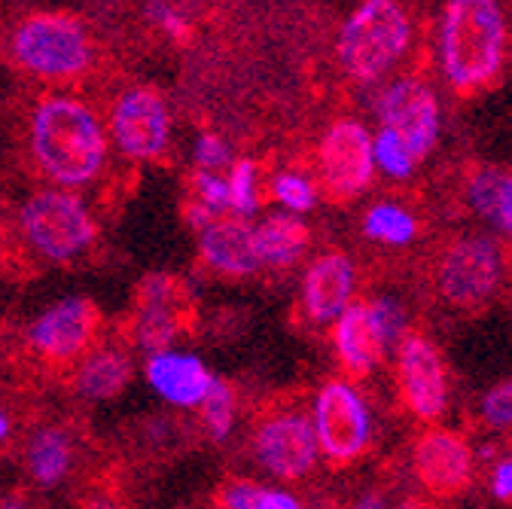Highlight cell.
I'll use <instances>...</instances> for the list:
<instances>
[{
    "label": "cell",
    "instance_id": "obj_15",
    "mask_svg": "<svg viewBox=\"0 0 512 509\" xmlns=\"http://www.w3.org/2000/svg\"><path fill=\"white\" fill-rule=\"evenodd\" d=\"M186 317V287L171 275H150L138 293L132 336L144 351L162 354L177 339Z\"/></svg>",
    "mask_w": 512,
    "mask_h": 509
},
{
    "label": "cell",
    "instance_id": "obj_3",
    "mask_svg": "<svg viewBox=\"0 0 512 509\" xmlns=\"http://www.w3.org/2000/svg\"><path fill=\"white\" fill-rule=\"evenodd\" d=\"M10 52L28 77L43 83H71L95 61V43L86 25L58 10L25 16L10 37Z\"/></svg>",
    "mask_w": 512,
    "mask_h": 509
},
{
    "label": "cell",
    "instance_id": "obj_20",
    "mask_svg": "<svg viewBox=\"0 0 512 509\" xmlns=\"http://www.w3.org/2000/svg\"><path fill=\"white\" fill-rule=\"evenodd\" d=\"M132 381V360L119 348H98L77 369V391L86 400H113Z\"/></svg>",
    "mask_w": 512,
    "mask_h": 509
},
{
    "label": "cell",
    "instance_id": "obj_29",
    "mask_svg": "<svg viewBox=\"0 0 512 509\" xmlns=\"http://www.w3.org/2000/svg\"><path fill=\"white\" fill-rule=\"evenodd\" d=\"M369 314H372V324H375V333L381 339L384 348H391L397 342H403L406 336V311L397 299H375L369 302Z\"/></svg>",
    "mask_w": 512,
    "mask_h": 509
},
{
    "label": "cell",
    "instance_id": "obj_16",
    "mask_svg": "<svg viewBox=\"0 0 512 509\" xmlns=\"http://www.w3.org/2000/svg\"><path fill=\"white\" fill-rule=\"evenodd\" d=\"M354 266L342 250H327L308 266L302 281V305L314 324L339 321V314L351 305Z\"/></svg>",
    "mask_w": 512,
    "mask_h": 509
},
{
    "label": "cell",
    "instance_id": "obj_28",
    "mask_svg": "<svg viewBox=\"0 0 512 509\" xmlns=\"http://www.w3.org/2000/svg\"><path fill=\"white\" fill-rule=\"evenodd\" d=\"M372 156H375V165L391 174V177H409L412 168H415V156L409 153V147L391 132V129H378V135L372 138Z\"/></svg>",
    "mask_w": 512,
    "mask_h": 509
},
{
    "label": "cell",
    "instance_id": "obj_10",
    "mask_svg": "<svg viewBox=\"0 0 512 509\" xmlns=\"http://www.w3.org/2000/svg\"><path fill=\"white\" fill-rule=\"evenodd\" d=\"M412 470L418 485L436 500H455L473 485L476 458L467 436L458 430L430 427L412 449Z\"/></svg>",
    "mask_w": 512,
    "mask_h": 509
},
{
    "label": "cell",
    "instance_id": "obj_2",
    "mask_svg": "<svg viewBox=\"0 0 512 509\" xmlns=\"http://www.w3.org/2000/svg\"><path fill=\"white\" fill-rule=\"evenodd\" d=\"M506 13L500 0H445L439 28L442 74L458 95L485 89L503 68Z\"/></svg>",
    "mask_w": 512,
    "mask_h": 509
},
{
    "label": "cell",
    "instance_id": "obj_13",
    "mask_svg": "<svg viewBox=\"0 0 512 509\" xmlns=\"http://www.w3.org/2000/svg\"><path fill=\"white\" fill-rule=\"evenodd\" d=\"M253 452L263 470L293 482L311 473L317 461V433L299 412L269 415L253 433Z\"/></svg>",
    "mask_w": 512,
    "mask_h": 509
},
{
    "label": "cell",
    "instance_id": "obj_30",
    "mask_svg": "<svg viewBox=\"0 0 512 509\" xmlns=\"http://www.w3.org/2000/svg\"><path fill=\"white\" fill-rule=\"evenodd\" d=\"M272 196L290 214H305L314 208V183L302 174H278L272 180Z\"/></svg>",
    "mask_w": 512,
    "mask_h": 509
},
{
    "label": "cell",
    "instance_id": "obj_24",
    "mask_svg": "<svg viewBox=\"0 0 512 509\" xmlns=\"http://www.w3.org/2000/svg\"><path fill=\"white\" fill-rule=\"evenodd\" d=\"M503 180H506V171H500V168H479V171L470 174L464 196H467V205L482 220L497 223V205H500V193H503Z\"/></svg>",
    "mask_w": 512,
    "mask_h": 509
},
{
    "label": "cell",
    "instance_id": "obj_18",
    "mask_svg": "<svg viewBox=\"0 0 512 509\" xmlns=\"http://www.w3.org/2000/svg\"><path fill=\"white\" fill-rule=\"evenodd\" d=\"M202 260L232 278H244L260 269V253H256V238L247 220L241 217H220L202 232Z\"/></svg>",
    "mask_w": 512,
    "mask_h": 509
},
{
    "label": "cell",
    "instance_id": "obj_7",
    "mask_svg": "<svg viewBox=\"0 0 512 509\" xmlns=\"http://www.w3.org/2000/svg\"><path fill=\"white\" fill-rule=\"evenodd\" d=\"M110 147L132 162H153L171 144V113L165 98L150 86H128L107 113Z\"/></svg>",
    "mask_w": 512,
    "mask_h": 509
},
{
    "label": "cell",
    "instance_id": "obj_21",
    "mask_svg": "<svg viewBox=\"0 0 512 509\" xmlns=\"http://www.w3.org/2000/svg\"><path fill=\"white\" fill-rule=\"evenodd\" d=\"M253 238H256V253H260L263 266L290 269L305 253L311 232L293 214H272L266 223L253 229Z\"/></svg>",
    "mask_w": 512,
    "mask_h": 509
},
{
    "label": "cell",
    "instance_id": "obj_22",
    "mask_svg": "<svg viewBox=\"0 0 512 509\" xmlns=\"http://www.w3.org/2000/svg\"><path fill=\"white\" fill-rule=\"evenodd\" d=\"M74 464V442L61 427L40 430L28 445V473L37 485L52 488L68 476Z\"/></svg>",
    "mask_w": 512,
    "mask_h": 509
},
{
    "label": "cell",
    "instance_id": "obj_37",
    "mask_svg": "<svg viewBox=\"0 0 512 509\" xmlns=\"http://www.w3.org/2000/svg\"><path fill=\"white\" fill-rule=\"evenodd\" d=\"M354 509H384V500L378 494H366L354 503Z\"/></svg>",
    "mask_w": 512,
    "mask_h": 509
},
{
    "label": "cell",
    "instance_id": "obj_4",
    "mask_svg": "<svg viewBox=\"0 0 512 509\" xmlns=\"http://www.w3.org/2000/svg\"><path fill=\"white\" fill-rule=\"evenodd\" d=\"M412 43V22L400 0H363L345 19L336 43L339 65L348 77L369 83L391 71Z\"/></svg>",
    "mask_w": 512,
    "mask_h": 509
},
{
    "label": "cell",
    "instance_id": "obj_11",
    "mask_svg": "<svg viewBox=\"0 0 512 509\" xmlns=\"http://www.w3.org/2000/svg\"><path fill=\"white\" fill-rule=\"evenodd\" d=\"M397 381L406 409L430 424L439 421L448 409V372L439 351L427 336L409 333L397 351Z\"/></svg>",
    "mask_w": 512,
    "mask_h": 509
},
{
    "label": "cell",
    "instance_id": "obj_27",
    "mask_svg": "<svg viewBox=\"0 0 512 509\" xmlns=\"http://www.w3.org/2000/svg\"><path fill=\"white\" fill-rule=\"evenodd\" d=\"M202 421L208 427V433L214 439H223L229 436L232 430V421H235V391L226 381H214V388L208 391V397L202 400Z\"/></svg>",
    "mask_w": 512,
    "mask_h": 509
},
{
    "label": "cell",
    "instance_id": "obj_9",
    "mask_svg": "<svg viewBox=\"0 0 512 509\" xmlns=\"http://www.w3.org/2000/svg\"><path fill=\"white\" fill-rule=\"evenodd\" d=\"M372 138L360 122L342 119L320 138L317 177L330 202H351L372 183Z\"/></svg>",
    "mask_w": 512,
    "mask_h": 509
},
{
    "label": "cell",
    "instance_id": "obj_19",
    "mask_svg": "<svg viewBox=\"0 0 512 509\" xmlns=\"http://www.w3.org/2000/svg\"><path fill=\"white\" fill-rule=\"evenodd\" d=\"M333 348L351 378H366L381 363L384 345L375 333L366 302H354L339 314V321L333 324Z\"/></svg>",
    "mask_w": 512,
    "mask_h": 509
},
{
    "label": "cell",
    "instance_id": "obj_40",
    "mask_svg": "<svg viewBox=\"0 0 512 509\" xmlns=\"http://www.w3.org/2000/svg\"><path fill=\"white\" fill-rule=\"evenodd\" d=\"M0 509H25V503L22 500H4V503H0Z\"/></svg>",
    "mask_w": 512,
    "mask_h": 509
},
{
    "label": "cell",
    "instance_id": "obj_8",
    "mask_svg": "<svg viewBox=\"0 0 512 509\" xmlns=\"http://www.w3.org/2000/svg\"><path fill=\"white\" fill-rule=\"evenodd\" d=\"M317 445L330 467L354 464L369 445V412L360 394L345 378H330L314 403Z\"/></svg>",
    "mask_w": 512,
    "mask_h": 509
},
{
    "label": "cell",
    "instance_id": "obj_1",
    "mask_svg": "<svg viewBox=\"0 0 512 509\" xmlns=\"http://www.w3.org/2000/svg\"><path fill=\"white\" fill-rule=\"evenodd\" d=\"M31 153L55 186H86L110 159L107 122L74 95H46L31 110Z\"/></svg>",
    "mask_w": 512,
    "mask_h": 509
},
{
    "label": "cell",
    "instance_id": "obj_34",
    "mask_svg": "<svg viewBox=\"0 0 512 509\" xmlns=\"http://www.w3.org/2000/svg\"><path fill=\"white\" fill-rule=\"evenodd\" d=\"M153 19L159 22V28L171 37V40H189V31H192V25H189V19L183 16V13H177V10H171V7H162V4H156L153 7Z\"/></svg>",
    "mask_w": 512,
    "mask_h": 509
},
{
    "label": "cell",
    "instance_id": "obj_12",
    "mask_svg": "<svg viewBox=\"0 0 512 509\" xmlns=\"http://www.w3.org/2000/svg\"><path fill=\"white\" fill-rule=\"evenodd\" d=\"M378 119L381 129H391L409 147L415 162L424 159L439 141L436 95L418 80L403 77L384 89L378 98Z\"/></svg>",
    "mask_w": 512,
    "mask_h": 509
},
{
    "label": "cell",
    "instance_id": "obj_33",
    "mask_svg": "<svg viewBox=\"0 0 512 509\" xmlns=\"http://www.w3.org/2000/svg\"><path fill=\"white\" fill-rule=\"evenodd\" d=\"M192 162L199 165V171H214L220 174V168L232 165V156H229V144L217 135H202L192 147Z\"/></svg>",
    "mask_w": 512,
    "mask_h": 509
},
{
    "label": "cell",
    "instance_id": "obj_31",
    "mask_svg": "<svg viewBox=\"0 0 512 509\" xmlns=\"http://www.w3.org/2000/svg\"><path fill=\"white\" fill-rule=\"evenodd\" d=\"M479 415H482V421H485L488 427H494V430L512 427V378L500 381L497 388H491V391L482 397Z\"/></svg>",
    "mask_w": 512,
    "mask_h": 509
},
{
    "label": "cell",
    "instance_id": "obj_38",
    "mask_svg": "<svg viewBox=\"0 0 512 509\" xmlns=\"http://www.w3.org/2000/svg\"><path fill=\"white\" fill-rule=\"evenodd\" d=\"M83 509H119V506L113 500H107V497H92V500H86Z\"/></svg>",
    "mask_w": 512,
    "mask_h": 509
},
{
    "label": "cell",
    "instance_id": "obj_32",
    "mask_svg": "<svg viewBox=\"0 0 512 509\" xmlns=\"http://www.w3.org/2000/svg\"><path fill=\"white\" fill-rule=\"evenodd\" d=\"M192 186H196V202L199 205H205L217 217L223 211H229V183H226V177H220L214 171H196Z\"/></svg>",
    "mask_w": 512,
    "mask_h": 509
},
{
    "label": "cell",
    "instance_id": "obj_26",
    "mask_svg": "<svg viewBox=\"0 0 512 509\" xmlns=\"http://www.w3.org/2000/svg\"><path fill=\"white\" fill-rule=\"evenodd\" d=\"M226 183H229V211L247 220L256 211V205H260V196H256V165L250 159L232 162Z\"/></svg>",
    "mask_w": 512,
    "mask_h": 509
},
{
    "label": "cell",
    "instance_id": "obj_39",
    "mask_svg": "<svg viewBox=\"0 0 512 509\" xmlns=\"http://www.w3.org/2000/svg\"><path fill=\"white\" fill-rule=\"evenodd\" d=\"M10 436V418H7V412L0 409V442H4Z\"/></svg>",
    "mask_w": 512,
    "mask_h": 509
},
{
    "label": "cell",
    "instance_id": "obj_14",
    "mask_svg": "<svg viewBox=\"0 0 512 509\" xmlns=\"http://www.w3.org/2000/svg\"><path fill=\"white\" fill-rule=\"evenodd\" d=\"M101 311L89 299H64L46 308L28 330L31 348L49 363H68L89 351L98 336Z\"/></svg>",
    "mask_w": 512,
    "mask_h": 509
},
{
    "label": "cell",
    "instance_id": "obj_17",
    "mask_svg": "<svg viewBox=\"0 0 512 509\" xmlns=\"http://www.w3.org/2000/svg\"><path fill=\"white\" fill-rule=\"evenodd\" d=\"M147 381L162 400L174 406H202L217 378L208 372V366L199 357L162 351V354H150Z\"/></svg>",
    "mask_w": 512,
    "mask_h": 509
},
{
    "label": "cell",
    "instance_id": "obj_25",
    "mask_svg": "<svg viewBox=\"0 0 512 509\" xmlns=\"http://www.w3.org/2000/svg\"><path fill=\"white\" fill-rule=\"evenodd\" d=\"M226 509H302L296 497L284 491H269L253 482H235L223 491Z\"/></svg>",
    "mask_w": 512,
    "mask_h": 509
},
{
    "label": "cell",
    "instance_id": "obj_36",
    "mask_svg": "<svg viewBox=\"0 0 512 509\" xmlns=\"http://www.w3.org/2000/svg\"><path fill=\"white\" fill-rule=\"evenodd\" d=\"M491 491L497 500H512V455H506L491 473Z\"/></svg>",
    "mask_w": 512,
    "mask_h": 509
},
{
    "label": "cell",
    "instance_id": "obj_35",
    "mask_svg": "<svg viewBox=\"0 0 512 509\" xmlns=\"http://www.w3.org/2000/svg\"><path fill=\"white\" fill-rule=\"evenodd\" d=\"M497 226L506 235V241L512 244V171H506V180H503V193H500V205H497Z\"/></svg>",
    "mask_w": 512,
    "mask_h": 509
},
{
    "label": "cell",
    "instance_id": "obj_41",
    "mask_svg": "<svg viewBox=\"0 0 512 509\" xmlns=\"http://www.w3.org/2000/svg\"><path fill=\"white\" fill-rule=\"evenodd\" d=\"M400 509H424V503L421 500H403Z\"/></svg>",
    "mask_w": 512,
    "mask_h": 509
},
{
    "label": "cell",
    "instance_id": "obj_5",
    "mask_svg": "<svg viewBox=\"0 0 512 509\" xmlns=\"http://www.w3.org/2000/svg\"><path fill=\"white\" fill-rule=\"evenodd\" d=\"M503 284V250L485 235L442 241L433 260V290L455 311L485 308Z\"/></svg>",
    "mask_w": 512,
    "mask_h": 509
},
{
    "label": "cell",
    "instance_id": "obj_6",
    "mask_svg": "<svg viewBox=\"0 0 512 509\" xmlns=\"http://www.w3.org/2000/svg\"><path fill=\"white\" fill-rule=\"evenodd\" d=\"M22 232L40 257L52 263H68L95 241V220L86 202L71 189H40L19 214Z\"/></svg>",
    "mask_w": 512,
    "mask_h": 509
},
{
    "label": "cell",
    "instance_id": "obj_23",
    "mask_svg": "<svg viewBox=\"0 0 512 509\" xmlns=\"http://www.w3.org/2000/svg\"><path fill=\"white\" fill-rule=\"evenodd\" d=\"M363 232L366 238L381 241V244H409L418 232V223L406 208L384 202V205L369 208L363 220Z\"/></svg>",
    "mask_w": 512,
    "mask_h": 509
}]
</instances>
